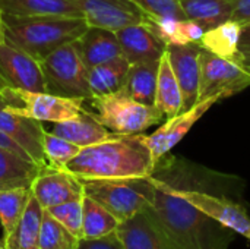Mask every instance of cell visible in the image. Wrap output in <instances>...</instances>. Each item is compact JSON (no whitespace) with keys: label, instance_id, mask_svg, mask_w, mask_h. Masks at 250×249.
I'll return each mask as SVG.
<instances>
[{"label":"cell","instance_id":"6da1fadb","mask_svg":"<svg viewBox=\"0 0 250 249\" xmlns=\"http://www.w3.org/2000/svg\"><path fill=\"white\" fill-rule=\"evenodd\" d=\"M149 205L145 207L173 249H218L227 244L230 230L190 203L179 197L173 186L151 176Z\"/></svg>","mask_w":250,"mask_h":249},{"label":"cell","instance_id":"7a4b0ae2","mask_svg":"<svg viewBox=\"0 0 250 249\" xmlns=\"http://www.w3.org/2000/svg\"><path fill=\"white\" fill-rule=\"evenodd\" d=\"M155 160L142 134L116 135L100 144L82 148L69 161L66 170L81 181L91 179H136L152 176Z\"/></svg>","mask_w":250,"mask_h":249},{"label":"cell","instance_id":"3957f363","mask_svg":"<svg viewBox=\"0 0 250 249\" xmlns=\"http://www.w3.org/2000/svg\"><path fill=\"white\" fill-rule=\"evenodd\" d=\"M3 22L6 41L40 63L62 45L75 43L88 28L83 18L63 15H3Z\"/></svg>","mask_w":250,"mask_h":249},{"label":"cell","instance_id":"277c9868","mask_svg":"<svg viewBox=\"0 0 250 249\" xmlns=\"http://www.w3.org/2000/svg\"><path fill=\"white\" fill-rule=\"evenodd\" d=\"M95 119L114 135H138L161 122L163 114L154 106L136 101L125 88L94 95L88 100Z\"/></svg>","mask_w":250,"mask_h":249},{"label":"cell","instance_id":"5b68a950","mask_svg":"<svg viewBox=\"0 0 250 249\" xmlns=\"http://www.w3.org/2000/svg\"><path fill=\"white\" fill-rule=\"evenodd\" d=\"M83 195L107 208L125 222L149 205L152 182L149 178L136 179H91L82 181Z\"/></svg>","mask_w":250,"mask_h":249},{"label":"cell","instance_id":"8992f818","mask_svg":"<svg viewBox=\"0 0 250 249\" xmlns=\"http://www.w3.org/2000/svg\"><path fill=\"white\" fill-rule=\"evenodd\" d=\"M45 92L67 98L89 100L92 97L88 82V68L83 63L76 43L62 45L41 63Z\"/></svg>","mask_w":250,"mask_h":249},{"label":"cell","instance_id":"52a82bcc","mask_svg":"<svg viewBox=\"0 0 250 249\" xmlns=\"http://www.w3.org/2000/svg\"><path fill=\"white\" fill-rule=\"evenodd\" d=\"M7 103V110L13 114L38 122L57 123L76 117L85 110L82 98H67L53 95L45 91H28L19 88L0 87Z\"/></svg>","mask_w":250,"mask_h":249},{"label":"cell","instance_id":"ba28073f","mask_svg":"<svg viewBox=\"0 0 250 249\" xmlns=\"http://www.w3.org/2000/svg\"><path fill=\"white\" fill-rule=\"evenodd\" d=\"M199 100L209 97L227 98L250 87V72L240 63L201 50Z\"/></svg>","mask_w":250,"mask_h":249},{"label":"cell","instance_id":"9c48e42d","mask_svg":"<svg viewBox=\"0 0 250 249\" xmlns=\"http://www.w3.org/2000/svg\"><path fill=\"white\" fill-rule=\"evenodd\" d=\"M221 98L220 97H209L199 100L193 107L188 110H182L180 113L167 117L164 125H161L155 132L151 135H144V142L149 148L152 158L158 164V161L168 154L186 135L188 132L196 125V122Z\"/></svg>","mask_w":250,"mask_h":249},{"label":"cell","instance_id":"30bf717a","mask_svg":"<svg viewBox=\"0 0 250 249\" xmlns=\"http://www.w3.org/2000/svg\"><path fill=\"white\" fill-rule=\"evenodd\" d=\"M0 87L45 91L40 62L9 41L0 43Z\"/></svg>","mask_w":250,"mask_h":249},{"label":"cell","instance_id":"8fae6325","mask_svg":"<svg viewBox=\"0 0 250 249\" xmlns=\"http://www.w3.org/2000/svg\"><path fill=\"white\" fill-rule=\"evenodd\" d=\"M85 18L88 26H100L111 31L127 25L144 23L145 13L132 0H69Z\"/></svg>","mask_w":250,"mask_h":249},{"label":"cell","instance_id":"7c38bea8","mask_svg":"<svg viewBox=\"0 0 250 249\" xmlns=\"http://www.w3.org/2000/svg\"><path fill=\"white\" fill-rule=\"evenodd\" d=\"M173 189L179 197H182L183 200L190 203L193 207H196L198 210L205 213L208 217H211L217 223L223 225L224 227L230 229L231 232H236V233L250 239V219L240 205H237L226 198L209 195V194L201 192V191L176 189V188H173Z\"/></svg>","mask_w":250,"mask_h":249},{"label":"cell","instance_id":"4fadbf2b","mask_svg":"<svg viewBox=\"0 0 250 249\" xmlns=\"http://www.w3.org/2000/svg\"><path fill=\"white\" fill-rule=\"evenodd\" d=\"M32 195L42 208H51L83 197V185L79 178L66 169L45 167L40 172L31 186Z\"/></svg>","mask_w":250,"mask_h":249},{"label":"cell","instance_id":"5bb4252c","mask_svg":"<svg viewBox=\"0 0 250 249\" xmlns=\"http://www.w3.org/2000/svg\"><path fill=\"white\" fill-rule=\"evenodd\" d=\"M0 131L13 138L31 157L34 163L40 167H48L44 150H42V136L45 128L41 122L13 114L7 110V103L0 90Z\"/></svg>","mask_w":250,"mask_h":249},{"label":"cell","instance_id":"9a60e30c","mask_svg":"<svg viewBox=\"0 0 250 249\" xmlns=\"http://www.w3.org/2000/svg\"><path fill=\"white\" fill-rule=\"evenodd\" d=\"M202 47L199 44L171 45L166 51L168 54L173 72L179 82L183 110L193 107L199 101V84H201V56Z\"/></svg>","mask_w":250,"mask_h":249},{"label":"cell","instance_id":"2e32d148","mask_svg":"<svg viewBox=\"0 0 250 249\" xmlns=\"http://www.w3.org/2000/svg\"><path fill=\"white\" fill-rule=\"evenodd\" d=\"M116 235L125 249H173L145 208L120 222Z\"/></svg>","mask_w":250,"mask_h":249},{"label":"cell","instance_id":"e0dca14e","mask_svg":"<svg viewBox=\"0 0 250 249\" xmlns=\"http://www.w3.org/2000/svg\"><path fill=\"white\" fill-rule=\"evenodd\" d=\"M116 35L122 45L123 56L130 65L160 60L166 51L164 44L144 23L127 25L122 29H117Z\"/></svg>","mask_w":250,"mask_h":249},{"label":"cell","instance_id":"ac0fdd59","mask_svg":"<svg viewBox=\"0 0 250 249\" xmlns=\"http://www.w3.org/2000/svg\"><path fill=\"white\" fill-rule=\"evenodd\" d=\"M75 43L88 69L123 56L117 35L111 29L88 26Z\"/></svg>","mask_w":250,"mask_h":249},{"label":"cell","instance_id":"d6986e66","mask_svg":"<svg viewBox=\"0 0 250 249\" xmlns=\"http://www.w3.org/2000/svg\"><path fill=\"white\" fill-rule=\"evenodd\" d=\"M54 135H59L81 148L100 144L103 141H107L113 136H116L113 132H110L105 126H103L94 116L92 112L83 110L81 114H78L73 119L51 123V129L48 131Z\"/></svg>","mask_w":250,"mask_h":249},{"label":"cell","instance_id":"ffe728a7","mask_svg":"<svg viewBox=\"0 0 250 249\" xmlns=\"http://www.w3.org/2000/svg\"><path fill=\"white\" fill-rule=\"evenodd\" d=\"M144 25L164 44V47L171 45H188L199 44L207 31L201 23L192 19H177V18H154L146 16Z\"/></svg>","mask_w":250,"mask_h":249},{"label":"cell","instance_id":"44dd1931","mask_svg":"<svg viewBox=\"0 0 250 249\" xmlns=\"http://www.w3.org/2000/svg\"><path fill=\"white\" fill-rule=\"evenodd\" d=\"M44 208L32 195L13 232L3 238L6 249H40V229Z\"/></svg>","mask_w":250,"mask_h":249},{"label":"cell","instance_id":"7402d4cb","mask_svg":"<svg viewBox=\"0 0 250 249\" xmlns=\"http://www.w3.org/2000/svg\"><path fill=\"white\" fill-rule=\"evenodd\" d=\"M41 170L42 167L34 161L0 147V189H31Z\"/></svg>","mask_w":250,"mask_h":249},{"label":"cell","instance_id":"603a6c76","mask_svg":"<svg viewBox=\"0 0 250 249\" xmlns=\"http://www.w3.org/2000/svg\"><path fill=\"white\" fill-rule=\"evenodd\" d=\"M155 107L167 117H171L183 110V97L173 72L167 51L160 59L158 78H157V92H155Z\"/></svg>","mask_w":250,"mask_h":249},{"label":"cell","instance_id":"cb8c5ba5","mask_svg":"<svg viewBox=\"0 0 250 249\" xmlns=\"http://www.w3.org/2000/svg\"><path fill=\"white\" fill-rule=\"evenodd\" d=\"M242 31L243 25L229 19L214 28L207 29L199 41V45L220 57L239 63V43Z\"/></svg>","mask_w":250,"mask_h":249},{"label":"cell","instance_id":"d4e9b609","mask_svg":"<svg viewBox=\"0 0 250 249\" xmlns=\"http://www.w3.org/2000/svg\"><path fill=\"white\" fill-rule=\"evenodd\" d=\"M129 68V60L122 56L88 69V82L92 97L122 90L127 78Z\"/></svg>","mask_w":250,"mask_h":249},{"label":"cell","instance_id":"484cf974","mask_svg":"<svg viewBox=\"0 0 250 249\" xmlns=\"http://www.w3.org/2000/svg\"><path fill=\"white\" fill-rule=\"evenodd\" d=\"M158 66L160 60H149L130 65L123 87L127 91V94L142 104L155 107Z\"/></svg>","mask_w":250,"mask_h":249},{"label":"cell","instance_id":"4316f807","mask_svg":"<svg viewBox=\"0 0 250 249\" xmlns=\"http://www.w3.org/2000/svg\"><path fill=\"white\" fill-rule=\"evenodd\" d=\"M0 12L13 16L63 15L83 18L81 10L69 0H0Z\"/></svg>","mask_w":250,"mask_h":249},{"label":"cell","instance_id":"83f0119b","mask_svg":"<svg viewBox=\"0 0 250 249\" xmlns=\"http://www.w3.org/2000/svg\"><path fill=\"white\" fill-rule=\"evenodd\" d=\"M186 19L201 23L205 29L231 19L233 0H180Z\"/></svg>","mask_w":250,"mask_h":249},{"label":"cell","instance_id":"f1b7e54d","mask_svg":"<svg viewBox=\"0 0 250 249\" xmlns=\"http://www.w3.org/2000/svg\"><path fill=\"white\" fill-rule=\"evenodd\" d=\"M83 220H82V238L97 239L116 232L120 220L114 217L107 208L94 201L92 198L83 195Z\"/></svg>","mask_w":250,"mask_h":249},{"label":"cell","instance_id":"f546056e","mask_svg":"<svg viewBox=\"0 0 250 249\" xmlns=\"http://www.w3.org/2000/svg\"><path fill=\"white\" fill-rule=\"evenodd\" d=\"M31 197L28 188L0 189V225L3 238L9 236L21 220Z\"/></svg>","mask_w":250,"mask_h":249},{"label":"cell","instance_id":"4dcf8cb0","mask_svg":"<svg viewBox=\"0 0 250 249\" xmlns=\"http://www.w3.org/2000/svg\"><path fill=\"white\" fill-rule=\"evenodd\" d=\"M78 244L79 238L44 208L40 229V249H76Z\"/></svg>","mask_w":250,"mask_h":249},{"label":"cell","instance_id":"1f68e13d","mask_svg":"<svg viewBox=\"0 0 250 249\" xmlns=\"http://www.w3.org/2000/svg\"><path fill=\"white\" fill-rule=\"evenodd\" d=\"M42 150H44V156H45L48 167L66 169L69 161H72L82 148L45 129L44 136H42Z\"/></svg>","mask_w":250,"mask_h":249},{"label":"cell","instance_id":"d6a6232c","mask_svg":"<svg viewBox=\"0 0 250 249\" xmlns=\"http://www.w3.org/2000/svg\"><path fill=\"white\" fill-rule=\"evenodd\" d=\"M82 198L73 200V201H69V203L51 207V208H47V211L54 219H57L69 232H72L79 239H82V220H83Z\"/></svg>","mask_w":250,"mask_h":249},{"label":"cell","instance_id":"836d02e7","mask_svg":"<svg viewBox=\"0 0 250 249\" xmlns=\"http://www.w3.org/2000/svg\"><path fill=\"white\" fill-rule=\"evenodd\" d=\"M146 16L186 19L180 0H132Z\"/></svg>","mask_w":250,"mask_h":249},{"label":"cell","instance_id":"e575fe53","mask_svg":"<svg viewBox=\"0 0 250 249\" xmlns=\"http://www.w3.org/2000/svg\"><path fill=\"white\" fill-rule=\"evenodd\" d=\"M76 249H125L116 232L97 239H79Z\"/></svg>","mask_w":250,"mask_h":249},{"label":"cell","instance_id":"d590c367","mask_svg":"<svg viewBox=\"0 0 250 249\" xmlns=\"http://www.w3.org/2000/svg\"><path fill=\"white\" fill-rule=\"evenodd\" d=\"M239 63L250 72V23L243 26L239 43Z\"/></svg>","mask_w":250,"mask_h":249},{"label":"cell","instance_id":"8d00e7d4","mask_svg":"<svg viewBox=\"0 0 250 249\" xmlns=\"http://www.w3.org/2000/svg\"><path fill=\"white\" fill-rule=\"evenodd\" d=\"M233 1H234V10L231 19L243 26L250 23V0H233Z\"/></svg>","mask_w":250,"mask_h":249},{"label":"cell","instance_id":"74e56055","mask_svg":"<svg viewBox=\"0 0 250 249\" xmlns=\"http://www.w3.org/2000/svg\"><path fill=\"white\" fill-rule=\"evenodd\" d=\"M0 147L1 148H6V150H9V151H12V153H15V154H19L21 157H23V158H26V160H31V157L28 156V153L13 139V138H10L9 135H6L3 131H0ZM32 161V160H31ZM37 164V163H35Z\"/></svg>","mask_w":250,"mask_h":249},{"label":"cell","instance_id":"f35d334b","mask_svg":"<svg viewBox=\"0 0 250 249\" xmlns=\"http://www.w3.org/2000/svg\"><path fill=\"white\" fill-rule=\"evenodd\" d=\"M6 41V32H4V22H3V13L0 12V43Z\"/></svg>","mask_w":250,"mask_h":249},{"label":"cell","instance_id":"ab89813d","mask_svg":"<svg viewBox=\"0 0 250 249\" xmlns=\"http://www.w3.org/2000/svg\"><path fill=\"white\" fill-rule=\"evenodd\" d=\"M0 249H6V247H4V242H3V241H0Z\"/></svg>","mask_w":250,"mask_h":249}]
</instances>
